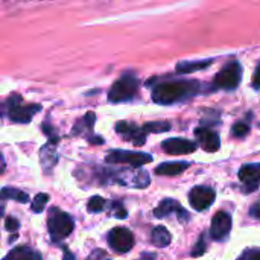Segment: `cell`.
Wrapping results in <instances>:
<instances>
[{"instance_id":"obj_1","label":"cell","mask_w":260,"mask_h":260,"mask_svg":"<svg viewBox=\"0 0 260 260\" xmlns=\"http://www.w3.org/2000/svg\"><path fill=\"white\" fill-rule=\"evenodd\" d=\"M201 91L197 79H168L158 81L151 91V98L158 105H172L195 98Z\"/></svg>"},{"instance_id":"obj_2","label":"cell","mask_w":260,"mask_h":260,"mask_svg":"<svg viewBox=\"0 0 260 260\" xmlns=\"http://www.w3.org/2000/svg\"><path fill=\"white\" fill-rule=\"evenodd\" d=\"M96 180L102 184H120L129 189H146L151 183V177L146 171L140 168H122V169H107L96 168L94 169Z\"/></svg>"},{"instance_id":"obj_3","label":"cell","mask_w":260,"mask_h":260,"mask_svg":"<svg viewBox=\"0 0 260 260\" xmlns=\"http://www.w3.org/2000/svg\"><path fill=\"white\" fill-rule=\"evenodd\" d=\"M47 229L50 239L53 242H61L72 235L75 229V221L69 213L59 210L58 207H52L47 216Z\"/></svg>"},{"instance_id":"obj_4","label":"cell","mask_w":260,"mask_h":260,"mask_svg":"<svg viewBox=\"0 0 260 260\" xmlns=\"http://www.w3.org/2000/svg\"><path fill=\"white\" fill-rule=\"evenodd\" d=\"M5 111L9 120L15 123H30L34 116L41 110V105L35 104H24L23 98L17 93L11 94L5 102Z\"/></svg>"},{"instance_id":"obj_5","label":"cell","mask_w":260,"mask_h":260,"mask_svg":"<svg viewBox=\"0 0 260 260\" xmlns=\"http://www.w3.org/2000/svg\"><path fill=\"white\" fill-rule=\"evenodd\" d=\"M139 85L140 82L134 73H125L111 85L108 91V101L113 104L133 101L139 93Z\"/></svg>"},{"instance_id":"obj_6","label":"cell","mask_w":260,"mask_h":260,"mask_svg":"<svg viewBox=\"0 0 260 260\" xmlns=\"http://www.w3.org/2000/svg\"><path fill=\"white\" fill-rule=\"evenodd\" d=\"M241 81H242V66H241V62L239 61H230L213 78V81L210 84V91L236 90L239 87Z\"/></svg>"},{"instance_id":"obj_7","label":"cell","mask_w":260,"mask_h":260,"mask_svg":"<svg viewBox=\"0 0 260 260\" xmlns=\"http://www.w3.org/2000/svg\"><path fill=\"white\" fill-rule=\"evenodd\" d=\"M105 161L110 165H128L131 168H142L146 163L152 161V155L146 152L137 151H123V149H113L107 152Z\"/></svg>"},{"instance_id":"obj_8","label":"cell","mask_w":260,"mask_h":260,"mask_svg":"<svg viewBox=\"0 0 260 260\" xmlns=\"http://www.w3.org/2000/svg\"><path fill=\"white\" fill-rule=\"evenodd\" d=\"M108 244L110 247L120 254H125L133 250L134 247V235L126 227H114L108 233Z\"/></svg>"},{"instance_id":"obj_9","label":"cell","mask_w":260,"mask_h":260,"mask_svg":"<svg viewBox=\"0 0 260 260\" xmlns=\"http://www.w3.org/2000/svg\"><path fill=\"white\" fill-rule=\"evenodd\" d=\"M216 200V192L209 186H195L189 192V203L197 212L207 210Z\"/></svg>"},{"instance_id":"obj_10","label":"cell","mask_w":260,"mask_h":260,"mask_svg":"<svg viewBox=\"0 0 260 260\" xmlns=\"http://www.w3.org/2000/svg\"><path fill=\"white\" fill-rule=\"evenodd\" d=\"M116 133L126 142L134 143L136 146H142L146 142L148 133L143 129V126H137L136 123L126 122V120H119L116 123Z\"/></svg>"},{"instance_id":"obj_11","label":"cell","mask_w":260,"mask_h":260,"mask_svg":"<svg viewBox=\"0 0 260 260\" xmlns=\"http://www.w3.org/2000/svg\"><path fill=\"white\" fill-rule=\"evenodd\" d=\"M238 177H239L241 183L244 184V192L245 193L256 192L260 184V163L244 165L239 169Z\"/></svg>"},{"instance_id":"obj_12","label":"cell","mask_w":260,"mask_h":260,"mask_svg":"<svg viewBox=\"0 0 260 260\" xmlns=\"http://www.w3.org/2000/svg\"><path fill=\"white\" fill-rule=\"evenodd\" d=\"M233 222H232V216L227 212H218L213 219H212V225H210V236L215 241H227L230 232H232Z\"/></svg>"},{"instance_id":"obj_13","label":"cell","mask_w":260,"mask_h":260,"mask_svg":"<svg viewBox=\"0 0 260 260\" xmlns=\"http://www.w3.org/2000/svg\"><path fill=\"white\" fill-rule=\"evenodd\" d=\"M195 137H197V142L198 145L206 151V152H216L219 148H221V140H219V136L210 129L209 126H200L195 129Z\"/></svg>"},{"instance_id":"obj_14","label":"cell","mask_w":260,"mask_h":260,"mask_svg":"<svg viewBox=\"0 0 260 260\" xmlns=\"http://www.w3.org/2000/svg\"><path fill=\"white\" fill-rule=\"evenodd\" d=\"M161 148L166 154L169 155H186V154H192L197 149V143L190 142L187 139H180V137H174V139H166L161 143Z\"/></svg>"},{"instance_id":"obj_15","label":"cell","mask_w":260,"mask_h":260,"mask_svg":"<svg viewBox=\"0 0 260 260\" xmlns=\"http://www.w3.org/2000/svg\"><path fill=\"white\" fill-rule=\"evenodd\" d=\"M56 143L53 142H47L41 149H40V163L44 169V174L52 172V169L55 168V165L58 163V154L55 151Z\"/></svg>"},{"instance_id":"obj_16","label":"cell","mask_w":260,"mask_h":260,"mask_svg":"<svg viewBox=\"0 0 260 260\" xmlns=\"http://www.w3.org/2000/svg\"><path fill=\"white\" fill-rule=\"evenodd\" d=\"M94 122H96V116H94V113H87L85 116H82L78 122H76V125L73 126V129H72V134L73 136H87L88 137V140L91 139V137H94V133H93V129H94Z\"/></svg>"},{"instance_id":"obj_17","label":"cell","mask_w":260,"mask_h":260,"mask_svg":"<svg viewBox=\"0 0 260 260\" xmlns=\"http://www.w3.org/2000/svg\"><path fill=\"white\" fill-rule=\"evenodd\" d=\"M190 166L189 161H166L155 168V174L161 177H175L183 174Z\"/></svg>"},{"instance_id":"obj_18","label":"cell","mask_w":260,"mask_h":260,"mask_svg":"<svg viewBox=\"0 0 260 260\" xmlns=\"http://www.w3.org/2000/svg\"><path fill=\"white\" fill-rule=\"evenodd\" d=\"M3 260H43L41 259V254L38 251H35L34 248L30 247H26V245H21V247H15L12 248Z\"/></svg>"},{"instance_id":"obj_19","label":"cell","mask_w":260,"mask_h":260,"mask_svg":"<svg viewBox=\"0 0 260 260\" xmlns=\"http://www.w3.org/2000/svg\"><path fill=\"white\" fill-rule=\"evenodd\" d=\"M183 210V207L180 206V203L177 200H172V198H166L163 200L155 209H154V216L158 218V219H163L172 213H180Z\"/></svg>"},{"instance_id":"obj_20","label":"cell","mask_w":260,"mask_h":260,"mask_svg":"<svg viewBox=\"0 0 260 260\" xmlns=\"http://www.w3.org/2000/svg\"><path fill=\"white\" fill-rule=\"evenodd\" d=\"M213 64V59H203V61H180L175 67V72L178 75H187V73H193L197 70H203L209 66Z\"/></svg>"},{"instance_id":"obj_21","label":"cell","mask_w":260,"mask_h":260,"mask_svg":"<svg viewBox=\"0 0 260 260\" xmlns=\"http://www.w3.org/2000/svg\"><path fill=\"white\" fill-rule=\"evenodd\" d=\"M151 241L155 247H160V248H165L171 244L172 238H171V233L168 232L166 227L163 225H158L152 230L151 233Z\"/></svg>"},{"instance_id":"obj_22","label":"cell","mask_w":260,"mask_h":260,"mask_svg":"<svg viewBox=\"0 0 260 260\" xmlns=\"http://www.w3.org/2000/svg\"><path fill=\"white\" fill-rule=\"evenodd\" d=\"M0 198L5 201V200H14L17 203H21V204H26L29 203V195L23 190H18V189H12V187H3L2 192H0Z\"/></svg>"},{"instance_id":"obj_23","label":"cell","mask_w":260,"mask_h":260,"mask_svg":"<svg viewBox=\"0 0 260 260\" xmlns=\"http://www.w3.org/2000/svg\"><path fill=\"white\" fill-rule=\"evenodd\" d=\"M143 129L149 134V133H154V134H158V133H166L171 129V123L169 122H165V120H158V122H148L146 125H143Z\"/></svg>"},{"instance_id":"obj_24","label":"cell","mask_w":260,"mask_h":260,"mask_svg":"<svg viewBox=\"0 0 260 260\" xmlns=\"http://www.w3.org/2000/svg\"><path fill=\"white\" fill-rule=\"evenodd\" d=\"M105 204H107V201H105L102 197L94 195V197H91V198L88 200V203H87V210H88L90 213H101V212L105 210Z\"/></svg>"},{"instance_id":"obj_25","label":"cell","mask_w":260,"mask_h":260,"mask_svg":"<svg viewBox=\"0 0 260 260\" xmlns=\"http://www.w3.org/2000/svg\"><path fill=\"white\" fill-rule=\"evenodd\" d=\"M248 133H250V123L248 122H244V120L236 122L233 125V128H232V136L235 139H244V137L248 136Z\"/></svg>"},{"instance_id":"obj_26","label":"cell","mask_w":260,"mask_h":260,"mask_svg":"<svg viewBox=\"0 0 260 260\" xmlns=\"http://www.w3.org/2000/svg\"><path fill=\"white\" fill-rule=\"evenodd\" d=\"M49 203V195L47 193H38L34 201H32V212L34 213H41L46 207V204Z\"/></svg>"},{"instance_id":"obj_27","label":"cell","mask_w":260,"mask_h":260,"mask_svg":"<svg viewBox=\"0 0 260 260\" xmlns=\"http://www.w3.org/2000/svg\"><path fill=\"white\" fill-rule=\"evenodd\" d=\"M41 128H43L44 134L47 136L49 142H53V143H58V142H59V136H58L56 129L53 128V125L50 123L49 117H46V120L43 122V126H41Z\"/></svg>"},{"instance_id":"obj_28","label":"cell","mask_w":260,"mask_h":260,"mask_svg":"<svg viewBox=\"0 0 260 260\" xmlns=\"http://www.w3.org/2000/svg\"><path fill=\"white\" fill-rule=\"evenodd\" d=\"M110 210H111V215L119 218V219H125L128 216V212H126V209L123 207L122 203H117V201L111 203L110 204Z\"/></svg>"},{"instance_id":"obj_29","label":"cell","mask_w":260,"mask_h":260,"mask_svg":"<svg viewBox=\"0 0 260 260\" xmlns=\"http://www.w3.org/2000/svg\"><path fill=\"white\" fill-rule=\"evenodd\" d=\"M204 238H206V235H201L200 236V239H198V244H197V247L192 250V257H201L204 253H206V242H204Z\"/></svg>"},{"instance_id":"obj_30","label":"cell","mask_w":260,"mask_h":260,"mask_svg":"<svg viewBox=\"0 0 260 260\" xmlns=\"http://www.w3.org/2000/svg\"><path fill=\"white\" fill-rule=\"evenodd\" d=\"M239 260H260V248H247Z\"/></svg>"},{"instance_id":"obj_31","label":"cell","mask_w":260,"mask_h":260,"mask_svg":"<svg viewBox=\"0 0 260 260\" xmlns=\"http://www.w3.org/2000/svg\"><path fill=\"white\" fill-rule=\"evenodd\" d=\"M5 229H6L8 232H17V230L20 229V222H18L15 218L8 216V218L5 219Z\"/></svg>"},{"instance_id":"obj_32","label":"cell","mask_w":260,"mask_h":260,"mask_svg":"<svg viewBox=\"0 0 260 260\" xmlns=\"http://www.w3.org/2000/svg\"><path fill=\"white\" fill-rule=\"evenodd\" d=\"M87 260H110L108 259V256H107V253L104 251V250H93L91 253H90V256H88V259Z\"/></svg>"},{"instance_id":"obj_33","label":"cell","mask_w":260,"mask_h":260,"mask_svg":"<svg viewBox=\"0 0 260 260\" xmlns=\"http://www.w3.org/2000/svg\"><path fill=\"white\" fill-rule=\"evenodd\" d=\"M254 90H260V61L257 67L254 69V75H253V82H251Z\"/></svg>"},{"instance_id":"obj_34","label":"cell","mask_w":260,"mask_h":260,"mask_svg":"<svg viewBox=\"0 0 260 260\" xmlns=\"http://www.w3.org/2000/svg\"><path fill=\"white\" fill-rule=\"evenodd\" d=\"M250 215L253 216V218H257L260 219V200L251 207V210H250Z\"/></svg>"},{"instance_id":"obj_35","label":"cell","mask_w":260,"mask_h":260,"mask_svg":"<svg viewBox=\"0 0 260 260\" xmlns=\"http://www.w3.org/2000/svg\"><path fill=\"white\" fill-rule=\"evenodd\" d=\"M62 251H64V260H76L75 254H72V253L69 251V248L62 247Z\"/></svg>"},{"instance_id":"obj_36","label":"cell","mask_w":260,"mask_h":260,"mask_svg":"<svg viewBox=\"0 0 260 260\" xmlns=\"http://www.w3.org/2000/svg\"><path fill=\"white\" fill-rule=\"evenodd\" d=\"M139 260H155V254L154 253H145V254H142V257Z\"/></svg>"}]
</instances>
